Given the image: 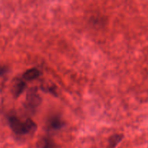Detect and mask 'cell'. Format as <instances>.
<instances>
[{
    "mask_svg": "<svg viewBox=\"0 0 148 148\" xmlns=\"http://www.w3.org/2000/svg\"><path fill=\"white\" fill-rule=\"evenodd\" d=\"M8 121L10 128L17 134H26L37 130V125L30 119H27L25 122H23L17 117L12 116Z\"/></svg>",
    "mask_w": 148,
    "mask_h": 148,
    "instance_id": "obj_1",
    "label": "cell"
},
{
    "mask_svg": "<svg viewBox=\"0 0 148 148\" xmlns=\"http://www.w3.org/2000/svg\"><path fill=\"white\" fill-rule=\"evenodd\" d=\"M27 102L33 108L37 107L40 105L41 99L38 94V90L36 88H30L27 93Z\"/></svg>",
    "mask_w": 148,
    "mask_h": 148,
    "instance_id": "obj_2",
    "label": "cell"
},
{
    "mask_svg": "<svg viewBox=\"0 0 148 148\" xmlns=\"http://www.w3.org/2000/svg\"><path fill=\"white\" fill-rule=\"evenodd\" d=\"M26 88V84L24 81L17 79L14 82L12 88V92L15 98L20 96Z\"/></svg>",
    "mask_w": 148,
    "mask_h": 148,
    "instance_id": "obj_3",
    "label": "cell"
},
{
    "mask_svg": "<svg viewBox=\"0 0 148 148\" xmlns=\"http://www.w3.org/2000/svg\"><path fill=\"white\" fill-rule=\"evenodd\" d=\"M40 76V71L36 68H32L28 69L23 74V78L26 80H33Z\"/></svg>",
    "mask_w": 148,
    "mask_h": 148,
    "instance_id": "obj_4",
    "label": "cell"
},
{
    "mask_svg": "<svg viewBox=\"0 0 148 148\" xmlns=\"http://www.w3.org/2000/svg\"><path fill=\"white\" fill-rule=\"evenodd\" d=\"M124 136L122 134H114L111 136L108 140V147L109 148H115L117 145L122 140Z\"/></svg>",
    "mask_w": 148,
    "mask_h": 148,
    "instance_id": "obj_5",
    "label": "cell"
},
{
    "mask_svg": "<svg viewBox=\"0 0 148 148\" xmlns=\"http://www.w3.org/2000/svg\"><path fill=\"white\" fill-rule=\"evenodd\" d=\"M64 124L62 121V120L59 118V117H53L51 119L50 122H49V127L52 129V130H57L62 128L63 127Z\"/></svg>",
    "mask_w": 148,
    "mask_h": 148,
    "instance_id": "obj_6",
    "label": "cell"
},
{
    "mask_svg": "<svg viewBox=\"0 0 148 148\" xmlns=\"http://www.w3.org/2000/svg\"><path fill=\"white\" fill-rule=\"evenodd\" d=\"M42 148H56L54 143L49 139H45Z\"/></svg>",
    "mask_w": 148,
    "mask_h": 148,
    "instance_id": "obj_7",
    "label": "cell"
},
{
    "mask_svg": "<svg viewBox=\"0 0 148 148\" xmlns=\"http://www.w3.org/2000/svg\"><path fill=\"white\" fill-rule=\"evenodd\" d=\"M7 72V68L3 65L0 64V76L4 75Z\"/></svg>",
    "mask_w": 148,
    "mask_h": 148,
    "instance_id": "obj_8",
    "label": "cell"
}]
</instances>
